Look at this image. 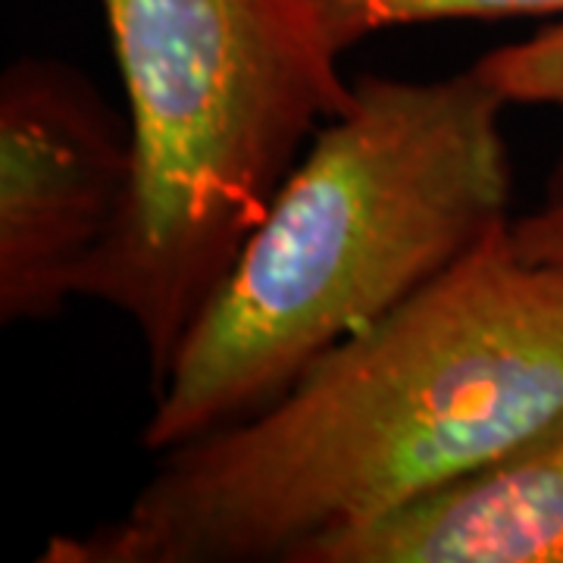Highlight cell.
Returning <instances> with one entry per match:
<instances>
[{
    "instance_id": "obj_3",
    "label": "cell",
    "mask_w": 563,
    "mask_h": 563,
    "mask_svg": "<svg viewBox=\"0 0 563 563\" xmlns=\"http://www.w3.org/2000/svg\"><path fill=\"white\" fill-rule=\"evenodd\" d=\"M95 3L120 66L135 188L85 298L132 322L157 385L354 79L313 0Z\"/></svg>"
},
{
    "instance_id": "obj_7",
    "label": "cell",
    "mask_w": 563,
    "mask_h": 563,
    "mask_svg": "<svg viewBox=\"0 0 563 563\" xmlns=\"http://www.w3.org/2000/svg\"><path fill=\"white\" fill-rule=\"evenodd\" d=\"M501 101L510 107H558L563 110V20L532 32L529 38L488 51L473 63Z\"/></svg>"
},
{
    "instance_id": "obj_8",
    "label": "cell",
    "mask_w": 563,
    "mask_h": 563,
    "mask_svg": "<svg viewBox=\"0 0 563 563\" xmlns=\"http://www.w3.org/2000/svg\"><path fill=\"white\" fill-rule=\"evenodd\" d=\"M510 235L526 257L563 269V147L544 179L542 198L523 217H514Z\"/></svg>"
},
{
    "instance_id": "obj_4",
    "label": "cell",
    "mask_w": 563,
    "mask_h": 563,
    "mask_svg": "<svg viewBox=\"0 0 563 563\" xmlns=\"http://www.w3.org/2000/svg\"><path fill=\"white\" fill-rule=\"evenodd\" d=\"M135 188L129 113L76 63L22 54L0 73V322L85 298Z\"/></svg>"
},
{
    "instance_id": "obj_6",
    "label": "cell",
    "mask_w": 563,
    "mask_h": 563,
    "mask_svg": "<svg viewBox=\"0 0 563 563\" xmlns=\"http://www.w3.org/2000/svg\"><path fill=\"white\" fill-rule=\"evenodd\" d=\"M329 38L347 54L388 29L451 20L563 16V0H313Z\"/></svg>"
},
{
    "instance_id": "obj_1",
    "label": "cell",
    "mask_w": 563,
    "mask_h": 563,
    "mask_svg": "<svg viewBox=\"0 0 563 563\" xmlns=\"http://www.w3.org/2000/svg\"><path fill=\"white\" fill-rule=\"evenodd\" d=\"M563 410V269L510 225L247 420L157 454L117 520L41 563H301Z\"/></svg>"
},
{
    "instance_id": "obj_2",
    "label": "cell",
    "mask_w": 563,
    "mask_h": 563,
    "mask_svg": "<svg viewBox=\"0 0 563 563\" xmlns=\"http://www.w3.org/2000/svg\"><path fill=\"white\" fill-rule=\"evenodd\" d=\"M504 107L473 66L354 79L154 385L141 448L163 454L261 413L501 235L514 222Z\"/></svg>"
},
{
    "instance_id": "obj_5",
    "label": "cell",
    "mask_w": 563,
    "mask_h": 563,
    "mask_svg": "<svg viewBox=\"0 0 563 563\" xmlns=\"http://www.w3.org/2000/svg\"><path fill=\"white\" fill-rule=\"evenodd\" d=\"M301 563H563V410L470 476Z\"/></svg>"
}]
</instances>
